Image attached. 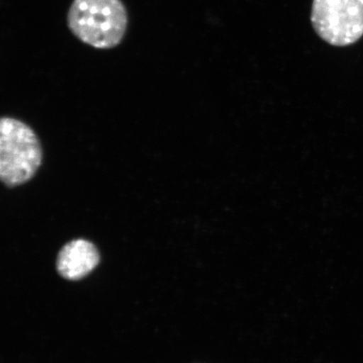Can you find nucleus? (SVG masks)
Instances as JSON below:
<instances>
[{
  "mask_svg": "<svg viewBox=\"0 0 363 363\" xmlns=\"http://www.w3.org/2000/svg\"><path fill=\"white\" fill-rule=\"evenodd\" d=\"M67 25L82 43L111 49L123 40L128 16L121 0H74L67 13Z\"/></svg>",
  "mask_w": 363,
  "mask_h": 363,
  "instance_id": "f257e3e1",
  "label": "nucleus"
},
{
  "mask_svg": "<svg viewBox=\"0 0 363 363\" xmlns=\"http://www.w3.org/2000/svg\"><path fill=\"white\" fill-rule=\"evenodd\" d=\"M43 152L30 127L11 117L0 121V178L17 187L33 178L42 164Z\"/></svg>",
  "mask_w": 363,
  "mask_h": 363,
  "instance_id": "f03ea898",
  "label": "nucleus"
},
{
  "mask_svg": "<svg viewBox=\"0 0 363 363\" xmlns=\"http://www.w3.org/2000/svg\"><path fill=\"white\" fill-rule=\"evenodd\" d=\"M311 22L326 43L346 47L363 35V0H314Z\"/></svg>",
  "mask_w": 363,
  "mask_h": 363,
  "instance_id": "7ed1b4c3",
  "label": "nucleus"
},
{
  "mask_svg": "<svg viewBox=\"0 0 363 363\" xmlns=\"http://www.w3.org/2000/svg\"><path fill=\"white\" fill-rule=\"evenodd\" d=\"M101 261L96 247L87 240L76 239L68 242L59 252L57 270L63 279H83L94 271Z\"/></svg>",
  "mask_w": 363,
  "mask_h": 363,
  "instance_id": "20e7f679",
  "label": "nucleus"
}]
</instances>
